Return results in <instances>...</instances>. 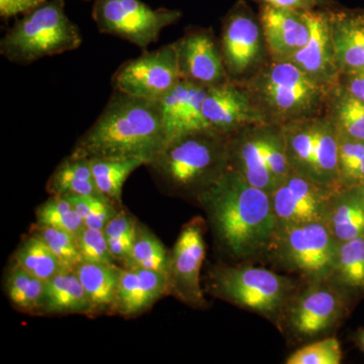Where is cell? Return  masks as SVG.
I'll use <instances>...</instances> for the list:
<instances>
[{
	"mask_svg": "<svg viewBox=\"0 0 364 364\" xmlns=\"http://www.w3.org/2000/svg\"><path fill=\"white\" fill-rule=\"evenodd\" d=\"M328 279L356 303L364 299V236L339 243Z\"/></svg>",
	"mask_w": 364,
	"mask_h": 364,
	"instance_id": "26",
	"label": "cell"
},
{
	"mask_svg": "<svg viewBox=\"0 0 364 364\" xmlns=\"http://www.w3.org/2000/svg\"><path fill=\"white\" fill-rule=\"evenodd\" d=\"M205 221L196 217L182 227L170 251L169 296L193 309H205L208 301L200 286V272L205 257Z\"/></svg>",
	"mask_w": 364,
	"mask_h": 364,
	"instance_id": "13",
	"label": "cell"
},
{
	"mask_svg": "<svg viewBox=\"0 0 364 364\" xmlns=\"http://www.w3.org/2000/svg\"><path fill=\"white\" fill-rule=\"evenodd\" d=\"M13 260L26 272L46 282L60 272L68 270L47 244L33 234L28 235L21 241L14 254Z\"/></svg>",
	"mask_w": 364,
	"mask_h": 364,
	"instance_id": "32",
	"label": "cell"
},
{
	"mask_svg": "<svg viewBox=\"0 0 364 364\" xmlns=\"http://www.w3.org/2000/svg\"><path fill=\"white\" fill-rule=\"evenodd\" d=\"M82 36L67 16L65 0H50L16 20L0 41V54L28 65L45 57L78 49Z\"/></svg>",
	"mask_w": 364,
	"mask_h": 364,
	"instance_id": "6",
	"label": "cell"
},
{
	"mask_svg": "<svg viewBox=\"0 0 364 364\" xmlns=\"http://www.w3.org/2000/svg\"><path fill=\"white\" fill-rule=\"evenodd\" d=\"M208 88L181 78L159 100L166 143L191 132L208 130L203 114Z\"/></svg>",
	"mask_w": 364,
	"mask_h": 364,
	"instance_id": "20",
	"label": "cell"
},
{
	"mask_svg": "<svg viewBox=\"0 0 364 364\" xmlns=\"http://www.w3.org/2000/svg\"><path fill=\"white\" fill-rule=\"evenodd\" d=\"M82 217L86 227L102 230L121 210L116 203L105 196H66Z\"/></svg>",
	"mask_w": 364,
	"mask_h": 364,
	"instance_id": "38",
	"label": "cell"
},
{
	"mask_svg": "<svg viewBox=\"0 0 364 364\" xmlns=\"http://www.w3.org/2000/svg\"><path fill=\"white\" fill-rule=\"evenodd\" d=\"M338 85L364 104V70L341 74Z\"/></svg>",
	"mask_w": 364,
	"mask_h": 364,
	"instance_id": "42",
	"label": "cell"
},
{
	"mask_svg": "<svg viewBox=\"0 0 364 364\" xmlns=\"http://www.w3.org/2000/svg\"><path fill=\"white\" fill-rule=\"evenodd\" d=\"M159 102L114 90L102 114L78 139L72 156L141 159L149 164L166 145Z\"/></svg>",
	"mask_w": 364,
	"mask_h": 364,
	"instance_id": "2",
	"label": "cell"
},
{
	"mask_svg": "<svg viewBox=\"0 0 364 364\" xmlns=\"http://www.w3.org/2000/svg\"><path fill=\"white\" fill-rule=\"evenodd\" d=\"M182 16L177 9H154L142 0H95L92 18L100 33L128 41L146 51L167 26Z\"/></svg>",
	"mask_w": 364,
	"mask_h": 364,
	"instance_id": "11",
	"label": "cell"
},
{
	"mask_svg": "<svg viewBox=\"0 0 364 364\" xmlns=\"http://www.w3.org/2000/svg\"><path fill=\"white\" fill-rule=\"evenodd\" d=\"M324 223L338 243L364 236L363 188L335 189Z\"/></svg>",
	"mask_w": 364,
	"mask_h": 364,
	"instance_id": "23",
	"label": "cell"
},
{
	"mask_svg": "<svg viewBox=\"0 0 364 364\" xmlns=\"http://www.w3.org/2000/svg\"><path fill=\"white\" fill-rule=\"evenodd\" d=\"M47 282L35 277L18 263L9 265L4 279V291L11 306L21 313L40 316Z\"/></svg>",
	"mask_w": 364,
	"mask_h": 364,
	"instance_id": "29",
	"label": "cell"
},
{
	"mask_svg": "<svg viewBox=\"0 0 364 364\" xmlns=\"http://www.w3.org/2000/svg\"><path fill=\"white\" fill-rule=\"evenodd\" d=\"M77 244L81 258L85 262L117 263L102 230L85 226L77 236Z\"/></svg>",
	"mask_w": 364,
	"mask_h": 364,
	"instance_id": "39",
	"label": "cell"
},
{
	"mask_svg": "<svg viewBox=\"0 0 364 364\" xmlns=\"http://www.w3.org/2000/svg\"><path fill=\"white\" fill-rule=\"evenodd\" d=\"M228 140L212 130L191 132L167 142L146 167L165 193L196 202L229 169Z\"/></svg>",
	"mask_w": 364,
	"mask_h": 364,
	"instance_id": "3",
	"label": "cell"
},
{
	"mask_svg": "<svg viewBox=\"0 0 364 364\" xmlns=\"http://www.w3.org/2000/svg\"><path fill=\"white\" fill-rule=\"evenodd\" d=\"M310 26L308 43L289 60L306 75L322 85H338L340 71L333 44L328 9L306 11Z\"/></svg>",
	"mask_w": 364,
	"mask_h": 364,
	"instance_id": "18",
	"label": "cell"
},
{
	"mask_svg": "<svg viewBox=\"0 0 364 364\" xmlns=\"http://www.w3.org/2000/svg\"><path fill=\"white\" fill-rule=\"evenodd\" d=\"M258 18L272 61H289L308 43L310 26L306 11L260 4Z\"/></svg>",
	"mask_w": 364,
	"mask_h": 364,
	"instance_id": "19",
	"label": "cell"
},
{
	"mask_svg": "<svg viewBox=\"0 0 364 364\" xmlns=\"http://www.w3.org/2000/svg\"><path fill=\"white\" fill-rule=\"evenodd\" d=\"M229 169L256 188L272 193L291 174L282 127L249 124L229 136Z\"/></svg>",
	"mask_w": 364,
	"mask_h": 364,
	"instance_id": "8",
	"label": "cell"
},
{
	"mask_svg": "<svg viewBox=\"0 0 364 364\" xmlns=\"http://www.w3.org/2000/svg\"><path fill=\"white\" fill-rule=\"evenodd\" d=\"M335 189L291 171L270 193L277 229L324 222Z\"/></svg>",
	"mask_w": 364,
	"mask_h": 364,
	"instance_id": "15",
	"label": "cell"
},
{
	"mask_svg": "<svg viewBox=\"0 0 364 364\" xmlns=\"http://www.w3.org/2000/svg\"><path fill=\"white\" fill-rule=\"evenodd\" d=\"M90 299L78 275L74 270H65L47 280L41 315H73L90 317Z\"/></svg>",
	"mask_w": 364,
	"mask_h": 364,
	"instance_id": "25",
	"label": "cell"
},
{
	"mask_svg": "<svg viewBox=\"0 0 364 364\" xmlns=\"http://www.w3.org/2000/svg\"><path fill=\"white\" fill-rule=\"evenodd\" d=\"M169 296L168 277L149 269H122L114 315L138 317L163 296Z\"/></svg>",
	"mask_w": 364,
	"mask_h": 364,
	"instance_id": "21",
	"label": "cell"
},
{
	"mask_svg": "<svg viewBox=\"0 0 364 364\" xmlns=\"http://www.w3.org/2000/svg\"><path fill=\"white\" fill-rule=\"evenodd\" d=\"M343 359L337 337L328 336L301 345L287 356V364H340Z\"/></svg>",
	"mask_w": 364,
	"mask_h": 364,
	"instance_id": "37",
	"label": "cell"
},
{
	"mask_svg": "<svg viewBox=\"0 0 364 364\" xmlns=\"http://www.w3.org/2000/svg\"><path fill=\"white\" fill-rule=\"evenodd\" d=\"M85 1H90V0H85Z\"/></svg>",
	"mask_w": 364,
	"mask_h": 364,
	"instance_id": "45",
	"label": "cell"
},
{
	"mask_svg": "<svg viewBox=\"0 0 364 364\" xmlns=\"http://www.w3.org/2000/svg\"><path fill=\"white\" fill-rule=\"evenodd\" d=\"M122 269L123 267L117 263L83 261L74 270L90 299V318L100 315H114Z\"/></svg>",
	"mask_w": 364,
	"mask_h": 364,
	"instance_id": "24",
	"label": "cell"
},
{
	"mask_svg": "<svg viewBox=\"0 0 364 364\" xmlns=\"http://www.w3.org/2000/svg\"><path fill=\"white\" fill-rule=\"evenodd\" d=\"M181 80L173 43L122 64L112 78L114 90L144 100L159 102Z\"/></svg>",
	"mask_w": 364,
	"mask_h": 364,
	"instance_id": "14",
	"label": "cell"
},
{
	"mask_svg": "<svg viewBox=\"0 0 364 364\" xmlns=\"http://www.w3.org/2000/svg\"><path fill=\"white\" fill-rule=\"evenodd\" d=\"M324 116L339 135L364 141V104L337 85L330 90Z\"/></svg>",
	"mask_w": 364,
	"mask_h": 364,
	"instance_id": "28",
	"label": "cell"
},
{
	"mask_svg": "<svg viewBox=\"0 0 364 364\" xmlns=\"http://www.w3.org/2000/svg\"><path fill=\"white\" fill-rule=\"evenodd\" d=\"M363 188V195H364V186H363V188Z\"/></svg>",
	"mask_w": 364,
	"mask_h": 364,
	"instance_id": "44",
	"label": "cell"
},
{
	"mask_svg": "<svg viewBox=\"0 0 364 364\" xmlns=\"http://www.w3.org/2000/svg\"><path fill=\"white\" fill-rule=\"evenodd\" d=\"M38 226L56 228L77 237L85 227L82 217L64 196H51L36 210Z\"/></svg>",
	"mask_w": 364,
	"mask_h": 364,
	"instance_id": "33",
	"label": "cell"
},
{
	"mask_svg": "<svg viewBox=\"0 0 364 364\" xmlns=\"http://www.w3.org/2000/svg\"><path fill=\"white\" fill-rule=\"evenodd\" d=\"M46 188L51 196H102L93 178L90 159L72 155L54 170Z\"/></svg>",
	"mask_w": 364,
	"mask_h": 364,
	"instance_id": "27",
	"label": "cell"
},
{
	"mask_svg": "<svg viewBox=\"0 0 364 364\" xmlns=\"http://www.w3.org/2000/svg\"><path fill=\"white\" fill-rule=\"evenodd\" d=\"M196 203L207 214L218 246L230 259L264 261L277 231L269 193L228 169Z\"/></svg>",
	"mask_w": 364,
	"mask_h": 364,
	"instance_id": "1",
	"label": "cell"
},
{
	"mask_svg": "<svg viewBox=\"0 0 364 364\" xmlns=\"http://www.w3.org/2000/svg\"><path fill=\"white\" fill-rule=\"evenodd\" d=\"M208 282L215 298L267 318L277 328L287 303L304 282L255 262L218 265L210 270Z\"/></svg>",
	"mask_w": 364,
	"mask_h": 364,
	"instance_id": "5",
	"label": "cell"
},
{
	"mask_svg": "<svg viewBox=\"0 0 364 364\" xmlns=\"http://www.w3.org/2000/svg\"><path fill=\"white\" fill-rule=\"evenodd\" d=\"M339 243L324 222L277 229L264 261L303 282L328 279Z\"/></svg>",
	"mask_w": 364,
	"mask_h": 364,
	"instance_id": "9",
	"label": "cell"
},
{
	"mask_svg": "<svg viewBox=\"0 0 364 364\" xmlns=\"http://www.w3.org/2000/svg\"><path fill=\"white\" fill-rule=\"evenodd\" d=\"M328 14L341 74L364 70V9L334 6Z\"/></svg>",
	"mask_w": 364,
	"mask_h": 364,
	"instance_id": "22",
	"label": "cell"
},
{
	"mask_svg": "<svg viewBox=\"0 0 364 364\" xmlns=\"http://www.w3.org/2000/svg\"><path fill=\"white\" fill-rule=\"evenodd\" d=\"M138 221L130 213L121 208L107 223L104 233L116 262L123 263L130 254L136 240Z\"/></svg>",
	"mask_w": 364,
	"mask_h": 364,
	"instance_id": "35",
	"label": "cell"
},
{
	"mask_svg": "<svg viewBox=\"0 0 364 364\" xmlns=\"http://www.w3.org/2000/svg\"><path fill=\"white\" fill-rule=\"evenodd\" d=\"M356 304L329 279L304 282L287 303L277 329L294 345L333 336Z\"/></svg>",
	"mask_w": 364,
	"mask_h": 364,
	"instance_id": "7",
	"label": "cell"
},
{
	"mask_svg": "<svg viewBox=\"0 0 364 364\" xmlns=\"http://www.w3.org/2000/svg\"><path fill=\"white\" fill-rule=\"evenodd\" d=\"M173 45L181 79L205 87L230 80L223 61L220 40L210 28H191Z\"/></svg>",
	"mask_w": 364,
	"mask_h": 364,
	"instance_id": "16",
	"label": "cell"
},
{
	"mask_svg": "<svg viewBox=\"0 0 364 364\" xmlns=\"http://www.w3.org/2000/svg\"><path fill=\"white\" fill-rule=\"evenodd\" d=\"M31 234L42 239L66 269L75 270L78 265L83 262L79 252L77 237L73 234L56 228L38 225L32 228Z\"/></svg>",
	"mask_w": 364,
	"mask_h": 364,
	"instance_id": "36",
	"label": "cell"
},
{
	"mask_svg": "<svg viewBox=\"0 0 364 364\" xmlns=\"http://www.w3.org/2000/svg\"><path fill=\"white\" fill-rule=\"evenodd\" d=\"M91 171L100 193L122 207L124 182L139 167L146 166L141 159H90Z\"/></svg>",
	"mask_w": 364,
	"mask_h": 364,
	"instance_id": "31",
	"label": "cell"
},
{
	"mask_svg": "<svg viewBox=\"0 0 364 364\" xmlns=\"http://www.w3.org/2000/svg\"><path fill=\"white\" fill-rule=\"evenodd\" d=\"M260 4H268L280 9H296V11H316L336 6L333 0H254Z\"/></svg>",
	"mask_w": 364,
	"mask_h": 364,
	"instance_id": "40",
	"label": "cell"
},
{
	"mask_svg": "<svg viewBox=\"0 0 364 364\" xmlns=\"http://www.w3.org/2000/svg\"><path fill=\"white\" fill-rule=\"evenodd\" d=\"M338 182L340 188L364 186V141L339 135Z\"/></svg>",
	"mask_w": 364,
	"mask_h": 364,
	"instance_id": "34",
	"label": "cell"
},
{
	"mask_svg": "<svg viewBox=\"0 0 364 364\" xmlns=\"http://www.w3.org/2000/svg\"><path fill=\"white\" fill-rule=\"evenodd\" d=\"M170 252L160 239L138 222L135 243L121 267L128 269H149L168 275Z\"/></svg>",
	"mask_w": 364,
	"mask_h": 364,
	"instance_id": "30",
	"label": "cell"
},
{
	"mask_svg": "<svg viewBox=\"0 0 364 364\" xmlns=\"http://www.w3.org/2000/svg\"><path fill=\"white\" fill-rule=\"evenodd\" d=\"M47 0H0V16L2 18L26 14L44 4Z\"/></svg>",
	"mask_w": 364,
	"mask_h": 364,
	"instance_id": "41",
	"label": "cell"
},
{
	"mask_svg": "<svg viewBox=\"0 0 364 364\" xmlns=\"http://www.w3.org/2000/svg\"><path fill=\"white\" fill-rule=\"evenodd\" d=\"M354 344L358 347L359 350L364 353V328H360L352 335Z\"/></svg>",
	"mask_w": 364,
	"mask_h": 364,
	"instance_id": "43",
	"label": "cell"
},
{
	"mask_svg": "<svg viewBox=\"0 0 364 364\" xmlns=\"http://www.w3.org/2000/svg\"><path fill=\"white\" fill-rule=\"evenodd\" d=\"M203 114L208 130L225 136L249 124L264 123L244 86L231 80L208 88Z\"/></svg>",
	"mask_w": 364,
	"mask_h": 364,
	"instance_id": "17",
	"label": "cell"
},
{
	"mask_svg": "<svg viewBox=\"0 0 364 364\" xmlns=\"http://www.w3.org/2000/svg\"><path fill=\"white\" fill-rule=\"evenodd\" d=\"M220 46L230 80L240 85L270 60L259 18L243 0L223 20Z\"/></svg>",
	"mask_w": 364,
	"mask_h": 364,
	"instance_id": "12",
	"label": "cell"
},
{
	"mask_svg": "<svg viewBox=\"0 0 364 364\" xmlns=\"http://www.w3.org/2000/svg\"><path fill=\"white\" fill-rule=\"evenodd\" d=\"M282 127L291 170L328 188H340L339 135L331 122L322 114Z\"/></svg>",
	"mask_w": 364,
	"mask_h": 364,
	"instance_id": "10",
	"label": "cell"
},
{
	"mask_svg": "<svg viewBox=\"0 0 364 364\" xmlns=\"http://www.w3.org/2000/svg\"><path fill=\"white\" fill-rule=\"evenodd\" d=\"M241 85L263 122L279 126L324 114L333 88L314 80L291 62L272 60Z\"/></svg>",
	"mask_w": 364,
	"mask_h": 364,
	"instance_id": "4",
	"label": "cell"
}]
</instances>
